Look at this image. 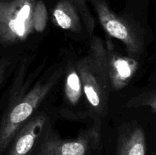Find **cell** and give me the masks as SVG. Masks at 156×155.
Listing matches in <instances>:
<instances>
[{"instance_id":"obj_9","label":"cell","mask_w":156,"mask_h":155,"mask_svg":"<svg viewBox=\"0 0 156 155\" xmlns=\"http://www.w3.org/2000/svg\"><path fill=\"white\" fill-rule=\"evenodd\" d=\"M53 17L58 25L65 30H74L79 26V16L70 0H61L53 11Z\"/></svg>"},{"instance_id":"obj_10","label":"cell","mask_w":156,"mask_h":155,"mask_svg":"<svg viewBox=\"0 0 156 155\" xmlns=\"http://www.w3.org/2000/svg\"><path fill=\"white\" fill-rule=\"evenodd\" d=\"M66 94L69 101L73 104L78 102L82 95V81L76 71L69 73L66 82Z\"/></svg>"},{"instance_id":"obj_5","label":"cell","mask_w":156,"mask_h":155,"mask_svg":"<svg viewBox=\"0 0 156 155\" xmlns=\"http://www.w3.org/2000/svg\"><path fill=\"white\" fill-rule=\"evenodd\" d=\"M45 122V116L40 115L25 123L15 135L5 155H30Z\"/></svg>"},{"instance_id":"obj_12","label":"cell","mask_w":156,"mask_h":155,"mask_svg":"<svg viewBox=\"0 0 156 155\" xmlns=\"http://www.w3.org/2000/svg\"><path fill=\"white\" fill-rule=\"evenodd\" d=\"M12 0H0V43L5 28L6 24L10 15Z\"/></svg>"},{"instance_id":"obj_6","label":"cell","mask_w":156,"mask_h":155,"mask_svg":"<svg viewBox=\"0 0 156 155\" xmlns=\"http://www.w3.org/2000/svg\"><path fill=\"white\" fill-rule=\"evenodd\" d=\"M109 59L108 63L104 60L105 65H98V68L107 71L114 88H123L133 75L136 64L131 59L119 56H113Z\"/></svg>"},{"instance_id":"obj_7","label":"cell","mask_w":156,"mask_h":155,"mask_svg":"<svg viewBox=\"0 0 156 155\" xmlns=\"http://www.w3.org/2000/svg\"><path fill=\"white\" fill-rule=\"evenodd\" d=\"M79 73L84 92L89 103L95 109H102V88L105 78H97L94 71H91L90 66L86 64L79 65Z\"/></svg>"},{"instance_id":"obj_11","label":"cell","mask_w":156,"mask_h":155,"mask_svg":"<svg viewBox=\"0 0 156 155\" xmlns=\"http://www.w3.org/2000/svg\"><path fill=\"white\" fill-rule=\"evenodd\" d=\"M47 21V12L43 1L35 5L33 13V26L37 31L41 32L45 29Z\"/></svg>"},{"instance_id":"obj_1","label":"cell","mask_w":156,"mask_h":155,"mask_svg":"<svg viewBox=\"0 0 156 155\" xmlns=\"http://www.w3.org/2000/svg\"><path fill=\"white\" fill-rule=\"evenodd\" d=\"M57 79L53 76L38 84L25 96L10 102L0 117V155H5L20 129L25 124Z\"/></svg>"},{"instance_id":"obj_4","label":"cell","mask_w":156,"mask_h":155,"mask_svg":"<svg viewBox=\"0 0 156 155\" xmlns=\"http://www.w3.org/2000/svg\"><path fill=\"white\" fill-rule=\"evenodd\" d=\"M33 1L12 0L10 15L2 38V45L24 38L33 26Z\"/></svg>"},{"instance_id":"obj_2","label":"cell","mask_w":156,"mask_h":155,"mask_svg":"<svg viewBox=\"0 0 156 155\" xmlns=\"http://www.w3.org/2000/svg\"><path fill=\"white\" fill-rule=\"evenodd\" d=\"M99 21L111 36L120 40L132 54H138L141 50V42L133 29L121 18L111 12L103 0H92Z\"/></svg>"},{"instance_id":"obj_13","label":"cell","mask_w":156,"mask_h":155,"mask_svg":"<svg viewBox=\"0 0 156 155\" xmlns=\"http://www.w3.org/2000/svg\"><path fill=\"white\" fill-rule=\"evenodd\" d=\"M12 65V59L9 57L0 58V88L2 86L4 81L5 80L9 68Z\"/></svg>"},{"instance_id":"obj_14","label":"cell","mask_w":156,"mask_h":155,"mask_svg":"<svg viewBox=\"0 0 156 155\" xmlns=\"http://www.w3.org/2000/svg\"><path fill=\"white\" fill-rule=\"evenodd\" d=\"M149 105L152 107V109H153L154 112H156V98L154 99V100H151V101L149 103Z\"/></svg>"},{"instance_id":"obj_3","label":"cell","mask_w":156,"mask_h":155,"mask_svg":"<svg viewBox=\"0 0 156 155\" xmlns=\"http://www.w3.org/2000/svg\"><path fill=\"white\" fill-rule=\"evenodd\" d=\"M98 141V137L94 132H87L72 140L47 137L36 155H90L97 147Z\"/></svg>"},{"instance_id":"obj_8","label":"cell","mask_w":156,"mask_h":155,"mask_svg":"<svg viewBox=\"0 0 156 155\" xmlns=\"http://www.w3.org/2000/svg\"><path fill=\"white\" fill-rule=\"evenodd\" d=\"M146 144L143 129L136 128L121 138L117 155H146Z\"/></svg>"},{"instance_id":"obj_15","label":"cell","mask_w":156,"mask_h":155,"mask_svg":"<svg viewBox=\"0 0 156 155\" xmlns=\"http://www.w3.org/2000/svg\"><path fill=\"white\" fill-rule=\"evenodd\" d=\"M0 46H2V44H1V43H0Z\"/></svg>"}]
</instances>
